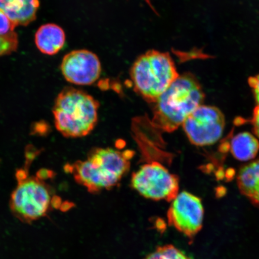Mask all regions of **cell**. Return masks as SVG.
Listing matches in <instances>:
<instances>
[{"instance_id":"obj_1","label":"cell","mask_w":259,"mask_h":259,"mask_svg":"<svg viewBox=\"0 0 259 259\" xmlns=\"http://www.w3.org/2000/svg\"><path fill=\"white\" fill-rule=\"evenodd\" d=\"M132 151H120L111 148H98L90 151L85 160L77 161L64 167L73 175L76 183L89 192L110 190L120 182L131 166Z\"/></svg>"},{"instance_id":"obj_2","label":"cell","mask_w":259,"mask_h":259,"mask_svg":"<svg viewBox=\"0 0 259 259\" xmlns=\"http://www.w3.org/2000/svg\"><path fill=\"white\" fill-rule=\"evenodd\" d=\"M204 94L189 74L179 75L153 103L154 127L167 133L176 131L191 113L202 105Z\"/></svg>"},{"instance_id":"obj_3","label":"cell","mask_w":259,"mask_h":259,"mask_svg":"<svg viewBox=\"0 0 259 259\" xmlns=\"http://www.w3.org/2000/svg\"><path fill=\"white\" fill-rule=\"evenodd\" d=\"M99 106V102L83 91L64 89L54 103L55 125L64 137H85L97 125Z\"/></svg>"},{"instance_id":"obj_4","label":"cell","mask_w":259,"mask_h":259,"mask_svg":"<svg viewBox=\"0 0 259 259\" xmlns=\"http://www.w3.org/2000/svg\"><path fill=\"white\" fill-rule=\"evenodd\" d=\"M179 76L169 53L151 50L138 58L131 70L136 93L153 104Z\"/></svg>"},{"instance_id":"obj_5","label":"cell","mask_w":259,"mask_h":259,"mask_svg":"<svg viewBox=\"0 0 259 259\" xmlns=\"http://www.w3.org/2000/svg\"><path fill=\"white\" fill-rule=\"evenodd\" d=\"M18 186L12 193L10 206L14 215L24 222L30 223L48 214L54 206L53 190L37 177H29L28 171H16Z\"/></svg>"},{"instance_id":"obj_6","label":"cell","mask_w":259,"mask_h":259,"mask_svg":"<svg viewBox=\"0 0 259 259\" xmlns=\"http://www.w3.org/2000/svg\"><path fill=\"white\" fill-rule=\"evenodd\" d=\"M131 186L145 198L171 202L179 193L180 181L163 164L153 161L133 174Z\"/></svg>"},{"instance_id":"obj_7","label":"cell","mask_w":259,"mask_h":259,"mask_svg":"<svg viewBox=\"0 0 259 259\" xmlns=\"http://www.w3.org/2000/svg\"><path fill=\"white\" fill-rule=\"evenodd\" d=\"M182 125L191 143L205 147L214 144L221 138L225 118L215 107L202 105L188 116Z\"/></svg>"},{"instance_id":"obj_8","label":"cell","mask_w":259,"mask_h":259,"mask_svg":"<svg viewBox=\"0 0 259 259\" xmlns=\"http://www.w3.org/2000/svg\"><path fill=\"white\" fill-rule=\"evenodd\" d=\"M204 208L201 199L188 192L178 193L167 211L169 225L192 238L202 229Z\"/></svg>"},{"instance_id":"obj_9","label":"cell","mask_w":259,"mask_h":259,"mask_svg":"<svg viewBox=\"0 0 259 259\" xmlns=\"http://www.w3.org/2000/svg\"><path fill=\"white\" fill-rule=\"evenodd\" d=\"M61 70L68 82L77 85H90L99 79L102 66L98 57L92 52L75 50L64 57Z\"/></svg>"},{"instance_id":"obj_10","label":"cell","mask_w":259,"mask_h":259,"mask_svg":"<svg viewBox=\"0 0 259 259\" xmlns=\"http://www.w3.org/2000/svg\"><path fill=\"white\" fill-rule=\"evenodd\" d=\"M38 0H0V10L16 25H27L35 20Z\"/></svg>"},{"instance_id":"obj_11","label":"cell","mask_w":259,"mask_h":259,"mask_svg":"<svg viewBox=\"0 0 259 259\" xmlns=\"http://www.w3.org/2000/svg\"><path fill=\"white\" fill-rule=\"evenodd\" d=\"M66 41L63 28L54 24L41 26L35 34V43L41 53L54 56L59 53Z\"/></svg>"},{"instance_id":"obj_12","label":"cell","mask_w":259,"mask_h":259,"mask_svg":"<svg viewBox=\"0 0 259 259\" xmlns=\"http://www.w3.org/2000/svg\"><path fill=\"white\" fill-rule=\"evenodd\" d=\"M237 184L243 195L259 206V159L245 164L239 170Z\"/></svg>"},{"instance_id":"obj_13","label":"cell","mask_w":259,"mask_h":259,"mask_svg":"<svg viewBox=\"0 0 259 259\" xmlns=\"http://www.w3.org/2000/svg\"><path fill=\"white\" fill-rule=\"evenodd\" d=\"M229 149L236 159L247 161L256 157L259 151V142L250 133L241 132L231 138Z\"/></svg>"},{"instance_id":"obj_14","label":"cell","mask_w":259,"mask_h":259,"mask_svg":"<svg viewBox=\"0 0 259 259\" xmlns=\"http://www.w3.org/2000/svg\"><path fill=\"white\" fill-rule=\"evenodd\" d=\"M145 259H191L182 251L173 245H166L158 247L148 254Z\"/></svg>"},{"instance_id":"obj_15","label":"cell","mask_w":259,"mask_h":259,"mask_svg":"<svg viewBox=\"0 0 259 259\" xmlns=\"http://www.w3.org/2000/svg\"><path fill=\"white\" fill-rule=\"evenodd\" d=\"M18 43L16 32L6 36L0 35V57L14 53L18 49Z\"/></svg>"},{"instance_id":"obj_16","label":"cell","mask_w":259,"mask_h":259,"mask_svg":"<svg viewBox=\"0 0 259 259\" xmlns=\"http://www.w3.org/2000/svg\"><path fill=\"white\" fill-rule=\"evenodd\" d=\"M16 26L5 13L0 10V35L6 36L14 33Z\"/></svg>"},{"instance_id":"obj_17","label":"cell","mask_w":259,"mask_h":259,"mask_svg":"<svg viewBox=\"0 0 259 259\" xmlns=\"http://www.w3.org/2000/svg\"><path fill=\"white\" fill-rule=\"evenodd\" d=\"M250 85L253 92L255 102L259 108V74L250 79Z\"/></svg>"},{"instance_id":"obj_18","label":"cell","mask_w":259,"mask_h":259,"mask_svg":"<svg viewBox=\"0 0 259 259\" xmlns=\"http://www.w3.org/2000/svg\"><path fill=\"white\" fill-rule=\"evenodd\" d=\"M251 124L253 127V131L255 135L259 138V108L254 109L251 119Z\"/></svg>"},{"instance_id":"obj_19","label":"cell","mask_w":259,"mask_h":259,"mask_svg":"<svg viewBox=\"0 0 259 259\" xmlns=\"http://www.w3.org/2000/svg\"><path fill=\"white\" fill-rule=\"evenodd\" d=\"M53 176V171L47 169H41L37 174V177L41 180H45Z\"/></svg>"}]
</instances>
